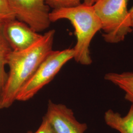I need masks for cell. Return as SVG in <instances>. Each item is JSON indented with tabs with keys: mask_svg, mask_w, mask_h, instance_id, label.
<instances>
[{
	"mask_svg": "<svg viewBox=\"0 0 133 133\" xmlns=\"http://www.w3.org/2000/svg\"><path fill=\"white\" fill-rule=\"evenodd\" d=\"M3 32L12 50L15 52L28 49L43 37V35L17 19L4 23Z\"/></svg>",
	"mask_w": 133,
	"mask_h": 133,
	"instance_id": "52a82bcc",
	"label": "cell"
},
{
	"mask_svg": "<svg viewBox=\"0 0 133 133\" xmlns=\"http://www.w3.org/2000/svg\"><path fill=\"white\" fill-rule=\"evenodd\" d=\"M105 124L120 133H133V104L127 114L122 116L118 112L109 109L105 112Z\"/></svg>",
	"mask_w": 133,
	"mask_h": 133,
	"instance_id": "ba28073f",
	"label": "cell"
},
{
	"mask_svg": "<svg viewBox=\"0 0 133 133\" xmlns=\"http://www.w3.org/2000/svg\"><path fill=\"white\" fill-rule=\"evenodd\" d=\"M128 0H96L93 5L102 23L103 37L105 42L118 43L132 32Z\"/></svg>",
	"mask_w": 133,
	"mask_h": 133,
	"instance_id": "3957f363",
	"label": "cell"
},
{
	"mask_svg": "<svg viewBox=\"0 0 133 133\" xmlns=\"http://www.w3.org/2000/svg\"><path fill=\"white\" fill-rule=\"evenodd\" d=\"M129 13H131V12H133V5L132 6V8L129 10Z\"/></svg>",
	"mask_w": 133,
	"mask_h": 133,
	"instance_id": "2e32d148",
	"label": "cell"
},
{
	"mask_svg": "<svg viewBox=\"0 0 133 133\" xmlns=\"http://www.w3.org/2000/svg\"><path fill=\"white\" fill-rule=\"evenodd\" d=\"M74 54L73 48L52 50L22 87L16 101L25 102L33 98L43 87L53 80L67 62L74 59Z\"/></svg>",
	"mask_w": 133,
	"mask_h": 133,
	"instance_id": "277c9868",
	"label": "cell"
},
{
	"mask_svg": "<svg viewBox=\"0 0 133 133\" xmlns=\"http://www.w3.org/2000/svg\"><path fill=\"white\" fill-rule=\"evenodd\" d=\"M130 24L131 28L132 29V32L133 33V12L130 13Z\"/></svg>",
	"mask_w": 133,
	"mask_h": 133,
	"instance_id": "9a60e30c",
	"label": "cell"
},
{
	"mask_svg": "<svg viewBox=\"0 0 133 133\" xmlns=\"http://www.w3.org/2000/svg\"><path fill=\"white\" fill-rule=\"evenodd\" d=\"M54 133H84L87 124L76 120L72 109L62 104L49 100L46 112L43 117Z\"/></svg>",
	"mask_w": 133,
	"mask_h": 133,
	"instance_id": "8992f818",
	"label": "cell"
},
{
	"mask_svg": "<svg viewBox=\"0 0 133 133\" xmlns=\"http://www.w3.org/2000/svg\"><path fill=\"white\" fill-rule=\"evenodd\" d=\"M51 22L61 19L70 21L75 29L76 43L74 59L83 65H90L92 63L90 45L96 33L102 30V23L93 9V5L83 3L74 8L53 10L49 14Z\"/></svg>",
	"mask_w": 133,
	"mask_h": 133,
	"instance_id": "7a4b0ae2",
	"label": "cell"
},
{
	"mask_svg": "<svg viewBox=\"0 0 133 133\" xmlns=\"http://www.w3.org/2000/svg\"><path fill=\"white\" fill-rule=\"evenodd\" d=\"M27 133H54L48 123V121L43 117L42 122L37 130L35 132L28 131Z\"/></svg>",
	"mask_w": 133,
	"mask_h": 133,
	"instance_id": "4fadbf2b",
	"label": "cell"
},
{
	"mask_svg": "<svg viewBox=\"0 0 133 133\" xmlns=\"http://www.w3.org/2000/svg\"><path fill=\"white\" fill-rule=\"evenodd\" d=\"M15 19V15L10 6L9 0H0V22L5 23Z\"/></svg>",
	"mask_w": 133,
	"mask_h": 133,
	"instance_id": "8fae6325",
	"label": "cell"
},
{
	"mask_svg": "<svg viewBox=\"0 0 133 133\" xmlns=\"http://www.w3.org/2000/svg\"><path fill=\"white\" fill-rule=\"evenodd\" d=\"M55 33L54 30H49L28 49L10 53L7 64L9 71L0 98V109L12 105L22 87L52 51Z\"/></svg>",
	"mask_w": 133,
	"mask_h": 133,
	"instance_id": "6da1fadb",
	"label": "cell"
},
{
	"mask_svg": "<svg viewBox=\"0 0 133 133\" xmlns=\"http://www.w3.org/2000/svg\"><path fill=\"white\" fill-rule=\"evenodd\" d=\"M4 23L0 22V98L8 77L5 70L10 53L12 51L5 38L3 32Z\"/></svg>",
	"mask_w": 133,
	"mask_h": 133,
	"instance_id": "30bf717a",
	"label": "cell"
},
{
	"mask_svg": "<svg viewBox=\"0 0 133 133\" xmlns=\"http://www.w3.org/2000/svg\"><path fill=\"white\" fill-rule=\"evenodd\" d=\"M82 0H45L46 4L53 10L70 8L81 4Z\"/></svg>",
	"mask_w": 133,
	"mask_h": 133,
	"instance_id": "7c38bea8",
	"label": "cell"
},
{
	"mask_svg": "<svg viewBox=\"0 0 133 133\" xmlns=\"http://www.w3.org/2000/svg\"><path fill=\"white\" fill-rule=\"evenodd\" d=\"M104 78L123 91L125 100L133 104V72H110L105 75Z\"/></svg>",
	"mask_w": 133,
	"mask_h": 133,
	"instance_id": "9c48e42d",
	"label": "cell"
},
{
	"mask_svg": "<svg viewBox=\"0 0 133 133\" xmlns=\"http://www.w3.org/2000/svg\"><path fill=\"white\" fill-rule=\"evenodd\" d=\"M83 4L87 5H93L94 4L96 0H83Z\"/></svg>",
	"mask_w": 133,
	"mask_h": 133,
	"instance_id": "5bb4252c",
	"label": "cell"
},
{
	"mask_svg": "<svg viewBox=\"0 0 133 133\" xmlns=\"http://www.w3.org/2000/svg\"><path fill=\"white\" fill-rule=\"evenodd\" d=\"M16 19L27 24L37 32L49 27L50 9L45 0H9Z\"/></svg>",
	"mask_w": 133,
	"mask_h": 133,
	"instance_id": "5b68a950",
	"label": "cell"
}]
</instances>
